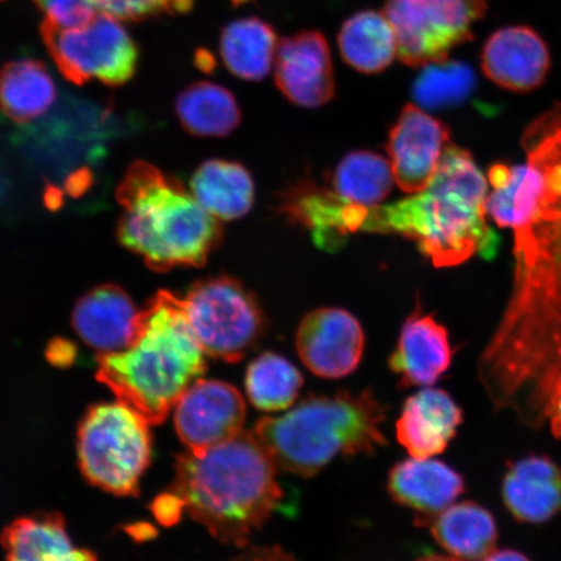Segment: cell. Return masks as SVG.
Here are the masks:
<instances>
[{"instance_id": "obj_1", "label": "cell", "mask_w": 561, "mask_h": 561, "mask_svg": "<svg viewBox=\"0 0 561 561\" xmlns=\"http://www.w3.org/2000/svg\"><path fill=\"white\" fill-rule=\"evenodd\" d=\"M535 184L510 224L515 233L514 293L483 351L479 378L497 410L512 409L530 426L543 424L561 376V146L531 150Z\"/></svg>"}, {"instance_id": "obj_2", "label": "cell", "mask_w": 561, "mask_h": 561, "mask_svg": "<svg viewBox=\"0 0 561 561\" xmlns=\"http://www.w3.org/2000/svg\"><path fill=\"white\" fill-rule=\"evenodd\" d=\"M488 192L471 153L450 145L430 185L409 198L370 207L342 205L327 188L313 186L301 194L296 220L324 251L342 248L348 234H398L445 268L494 255L497 237L488 226Z\"/></svg>"}, {"instance_id": "obj_3", "label": "cell", "mask_w": 561, "mask_h": 561, "mask_svg": "<svg viewBox=\"0 0 561 561\" xmlns=\"http://www.w3.org/2000/svg\"><path fill=\"white\" fill-rule=\"evenodd\" d=\"M277 469L255 432L242 431L207 450L181 454L170 491L217 541L243 549L284 508Z\"/></svg>"}, {"instance_id": "obj_4", "label": "cell", "mask_w": 561, "mask_h": 561, "mask_svg": "<svg viewBox=\"0 0 561 561\" xmlns=\"http://www.w3.org/2000/svg\"><path fill=\"white\" fill-rule=\"evenodd\" d=\"M205 351L188 325L182 299L159 291L140 311L128 347L98 356L96 378L150 425L163 423L180 398L205 374Z\"/></svg>"}, {"instance_id": "obj_5", "label": "cell", "mask_w": 561, "mask_h": 561, "mask_svg": "<svg viewBox=\"0 0 561 561\" xmlns=\"http://www.w3.org/2000/svg\"><path fill=\"white\" fill-rule=\"evenodd\" d=\"M388 411L370 389L340 390L263 417L254 432L280 471L308 479L336 458L371 456L388 446L381 430Z\"/></svg>"}, {"instance_id": "obj_6", "label": "cell", "mask_w": 561, "mask_h": 561, "mask_svg": "<svg viewBox=\"0 0 561 561\" xmlns=\"http://www.w3.org/2000/svg\"><path fill=\"white\" fill-rule=\"evenodd\" d=\"M123 214L117 237L152 271L202 266L222 241L220 221L179 180L137 161L116 192Z\"/></svg>"}, {"instance_id": "obj_7", "label": "cell", "mask_w": 561, "mask_h": 561, "mask_svg": "<svg viewBox=\"0 0 561 561\" xmlns=\"http://www.w3.org/2000/svg\"><path fill=\"white\" fill-rule=\"evenodd\" d=\"M149 421L121 401L91 407L77 438L80 468L94 486L137 495L151 459Z\"/></svg>"}, {"instance_id": "obj_8", "label": "cell", "mask_w": 561, "mask_h": 561, "mask_svg": "<svg viewBox=\"0 0 561 561\" xmlns=\"http://www.w3.org/2000/svg\"><path fill=\"white\" fill-rule=\"evenodd\" d=\"M182 299L192 332L206 355L241 362L265 333V314L254 294L234 278L195 283Z\"/></svg>"}, {"instance_id": "obj_9", "label": "cell", "mask_w": 561, "mask_h": 561, "mask_svg": "<svg viewBox=\"0 0 561 561\" xmlns=\"http://www.w3.org/2000/svg\"><path fill=\"white\" fill-rule=\"evenodd\" d=\"M39 31L56 67L76 85L96 79L105 85L121 87L136 73L137 44L108 13H96L79 27H62L45 18Z\"/></svg>"}, {"instance_id": "obj_10", "label": "cell", "mask_w": 561, "mask_h": 561, "mask_svg": "<svg viewBox=\"0 0 561 561\" xmlns=\"http://www.w3.org/2000/svg\"><path fill=\"white\" fill-rule=\"evenodd\" d=\"M486 11V0H386L383 9L399 59L413 68L447 60L455 47L473 38V25Z\"/></svg>"}, {"instance_id": "obj_11", "label": "cell", "mask_w": 561, "mask_h": 561, "mask_svg": "<svg viewBox=\"0 0 561 561\" xmlns=\"http://www.w3.org/2000/svg\"><path fill=\"white\" fill-rule=\"evenodd\" d=\"M245 403L233 385L198 380L175 404L174 425L187 450L202 451L243 431Z\"/></svg>"}, {"instance_id": "obj_12", "label": "cell", "mask_w": 561, "mask_h": 561, "mask_svg": "<svg viewBox=\"0 0 561 561\" xmlns=\"http://www.w3.org/2000/svg\"><path fill=\"white\" fill-rule=\"evenodd\" d=\"M296 346L314 376L340 380L360 366L366 335L360 322L341 308H319L301 320Z\"/></svg>"}, {"instance_id": "obj_13", "label": "cell", "mask_w": 561, "mask_h": 561, "mask_svg": "<svg viewBox=\"0 0 561 561\" xmlns=\"http://www.w3.org/2000/svg\"><path fill=\"white\" fill-rule=\"evenodd\" d=\"M450 140V130L419 105L407 104L390 130L388 146L392 178L401 191H423L436 174Z\"/></svg>"}, {"instance_id": "obj_14", "label": "cell", "mask_w": 561, "mask_h": 561, "mask_svg": "<svg viewBox=\"0 0 561 561\" xmlns=\"http://www.w3.org/2000/svg\"><path fill=\"white\" fill-rule=\"evenodd\" d=\"M275 80L280 93L300 107L318 108L331 102L335 83L324 35L308 31L278 42Z\"/></svg>"}, {"instance_id": "obj_15", "label": "cell", "mask_w": 561, "mask_h": 561, "mask_svg": "<svg viewBox=\"0 0 561 561\" xmlns=\"http://www.w3.org/2000/svg\"><path fill=\"white\" fill-rule=\"evenodd\" d=\"M481 66L490 81L514 93L541 87L551 58L546 42L529 26H506L491 34L482 48Z\"/></svg>"}, {"instance_id": "obj_16", "label": "cell", "mask_w": 561, "mask_h": 561, "mask_svg": "<svg viewBox=\"0 0 561 561\" xmlns=\"http://www.w3.org/2000/svg\"><path fill=\"white\" fill-rule=\"evenodd\" d=\"M453 355L447 329L417 305L403 324L389 367L399 388H430L450 368Z\"/></svg>"}, {"instance_id": "obj_17", "label": "cell", "mask_w": 561, "mask_h": 561, "mask_svg": "<svg viewBox=\"0 0 561 561\" xmlns=\"http://www.w3.org/2000/svg\"><path fill=\"white\" fill-rule=\"evenodd\" d=\"M461 423L462 412L454 398L430 386L405 399L397 420V439L411 458H434L446 451Z\"/></svg>"}, {"instance_id": "obj_18", "label": "cell", "mask_w": 561, "mask_h": 561, "mask_svg": "<svg viewBox=\"0 0 561 561\" xmlns=\"http://www.w3.org/2000/svg\"><path fill=\"white\" fill-rule=\"evenodd\" d=\"M388 491L394 502L415 512L419 526H430L465 493L466 481L444 461L412 458L391 468Z\"/></svg>"}, {"instance_id": "obj_19", "label": "cell", "mask_w": 561, "mask_h": 561, "mask_svg": "<svg viewBox=\"0 0 561 561\" xmlns=\"http://www.w3.org/2000/svg\"><path fill=\"white\" fill-rule=\"evenodd\" d=\"M140 311L122 287L102 285L75 306L72 325L88 346L101 354L116 353L136 339Z\"/></svg>"}, {"instance_id": "obj_20", "label": "cell", "mask_w": 561, "mask_h": 561, "mask_svg": "<svg viewBox=\"0 0 561 561\" xmlns=\"http://www.w3.org/2000/svg\"><path fill=\"white\" fill-rule=\"evenodd\" d=\"M502 497L517 522H549L561 512V468L543 455L511 461L503 477Z\"/></svg>"}, {"instance_id": "obj_21", "label": "cell", "mask_w": 561, "mask_h": 561, "mask_svg": "<svg viewBox=\"0 0 561 561\" xmlns=\"http://www.w3.org/2000/svg\"><path fill=\"white\" fill-rule=\"evenodd\" d=\"M7 561H98L69 538L59 514H38L11 523L0 536Z\"/></svg>"}, {"instance_id": "obj_22", "label": "cell", "mask_w": 561, "mask_h": 561, "mask_svg": "<svg viewBox=\"0 0 561 561\" xmlns=\"http://www.w3.org/2000/svg\"><path fill=\"white\" fill-rule=\"evenodd\" d=\"M191 186L195 199L219 221L241 219L254 206V181L234 161L207 160L194 173Z\"/></svg>"}, {"instance_id": "obj_23", "label": "cell", "mask_w": 561, "mask_h": 561, "mask_svg": "<svg viewBox=\"0 0 561 561\" xmlns=\"http://www.w3.org/2000/svg\"><path fill=\"white\" fill-rule=\"evenodd\" d=\"M430 526L442 549L462 561H480L495 550V518L479 503H454L434 517Z\"/></svg>"}, {"instance_id": "obj_24", "label": "cell", "mask_w": 561, "mask_h": 561, "mask_svg": "<svg viewBox=\"0 0 561 561\" xmlns=\"http://www.w3.org/2000/svg\"><path fill=\"white\" fill-rule=\"evenodd\" d=\"M339 46L343 60L357 72L381 73L398 55L396 32L383 12L362 11L342 25Z\"/></svg>"}, {"instance_id": "obj_25", "label": "cell", "mask_w": 561, "mask_h": 561, "mask_svg": "<svg viewBox=\"0 0 561 561\" xmlns=\"http://www.w3.org/2000/svg\"><path fill=\"white\" fill-rule=\"evenodd\" d=\"M56 100V87L44 62L23 59L0 70V111L24 124L44 115Z\"/></svg>"}, {"instance_id": "obj_26", "label": "cell", "mask_w": 561, "mask_h": 561, "mask_svg": "<svg viewBox=\"0 0 561 561\" xmlns=\"http://www.w3.org/2000/svg\"><path fill=\"white\" fill-rule=\"evenodd\" d=\"M277 34L257 18L233 21L220 38V54L227 68L245 81H261L271 72L276 59Z\"/></svg>"}, {"instance_id": "obj_27", "label": "cell", "mask_w": 561, "mask_h": 561, "mask_svg": "<svg viewBox=\"0 0 561 561\" xmlns=\"http://www.w3.org/2000/svg\"><path fill=\"white\" fill-rule=\"evenodd\" d=\"M178 116L193 136L226 137L241 123V110L233 94L213 82H196L175 102Z\"/></svg>"}, {"instance_id": "obj_28", "label": "cell", "mask_w": 561, "mask_h": 561, "mask_svg": "<svg viewBox=\"0 0 561 561\" xmlns=\"http://www.w3.org/2000/svg\"><path fill=\"white\" fill-rule=\"evenodd\" d=\"M392 182L389 160L375 152L355 151L336 165L327 191L342 205L370 207L388 198Z\"/></svg>"}, {"instance_id": "obj_29", "label": "cell", "mask_w": 561, "mask_h": 561, "mask_svg": "<svg viewBox=\"0 0 561 561\" xmlns=\"http://www.w3.org/2000/svg\"><path fill=\"white\" fill-rule=\"evenodd\" d=\"M305 378L293 363L276 353H264L250 363L244 376L249 401L259 411L280 412L297 403Z\"/></svg>"}, {"instance_id": "obj_30", "label": "cell", "mask_w": 561, "mask_h": 561, "mask_svg": "<svg viewBox=\"0 0 561 561\" xmlns=\"http://www.w3.org/2000/svg\"><path fill=\"white\" fill-rule=\"evenodd\" d=\"M474 87L473 69L447 59L424 67L413 83L412 95L420 108L440 110L465 102Z\"/></svg>"}, {"instance_id": "obj_31", "label": "cell", "mask_w": 561, "mask_h": 561, "mask_svg": "<svg viewBox=\"0 0 561 561\" xmlns=\"http://www.w3.org/2000/svg\"><path fill=\"white\" fill-rule=\"evenodd\" d=\"M95 3L102 12L123 21L185 15L194 7V0H95Z\"/></svg>"}, {"instance_id": "obj_32", "label": "cell", "mask_w": 561, "mask_h": 561, "mask_svg": "<svg viewBox=\"0 0 561 561\" xmlns=\"http://www.w3.org/2000/svg\"><path fill=\"white\" fill-rule=\"evenodd\" d=\"M46 19L62 27L87 25L96 15L95 0H34Z\"/></svg>"}, {"instance_id": "obj_33", "label": "cell", "mask_w": 561, "mask_h": 561, "mask_svg": "<svg viewBox=\"0 0 561 561\" xmlns=\"http://www.w3.org/2000/svg\"><path fill=\"white\" fill-rule=\"evenodd\" d=\"M229 561H299L280 546H245Z\"/></svg>"}, {"instance_id": "obj_34", "label": "cell", "mask_w": 561, "mask_h": 561, "mask_svg": "<svg viewBox=\"0 0 561 561\" xmlns=\"http://www.w3.org/2000/svg\"><path fill=\"white\" fill-rule=\"evenodd\" d=\"M151 511L159 523L170 526L180 520L184 507H182L179 497L170 491V493L161 494L153 501Z\"/></svg>"}, {"instance_id": "obj_35", "label": "cell", "mask_w": 561, "mask_h": 561, "mask_svg": "<svg viewBox=\"0 0 561 561\" xmlns=\"http://www.w3.org/2000/svg\"><path fill=\"white\" fill-rule=\"evenodd\" d=\"M543 420L550 421L553 436L561 439V376L553 383L545 405Z\"/></svg>"}, {"instance_id": "obj_36", "label": "cell", "mask_w": 561, "mask_h": 561, "mask_svg": "<svg viewBox=\"0 0 561 561\" xmlns=\"http://www.w3.org/2000/svg\"><path fill=\"white\" fill-rule=\"evenodd\" d=\"M47 357L55 366H68L75 359V347L66 341H56L47 350Z\"/></svg>"}, {"instance_id": "obj_37", "label": "cell", "mask_w": 561, "mask_h": 561, "mask_svg": "<svg viewBox=\"0 0 561 561\" xmlns=\"http://www.w3.org/2000/svg\"><path fill=\"white\" fill-rule=\"evenodd\" d=\"M480 561H531L525 553L512 550V549H503V550H494L490 552L488 557L483 558Z\"/></svg>"}, {"instance_id": "obj_38", "label": "cell", "mask_w": 561, "mask_h": 561, "mask_svg": "<svg viewBox=\"0 0 561 561\" xmlns=\"http://www.w3.org/2000/svg\"><path fill=\"white\" fill-rule=\"evenodd\" d=\"M196 62H198L199 68H205L206 70H209L215 66V60L210 58V55L208 53L201 51L198 55H196Z\"/></svg>"}, {"instance_id": "obj_39", "label": "cell", "mask_w": 561, "mask_h": 561, "mask_svg": "<svg viewBox=\"0 0 561 561\" xmlns=\"http://www.w3.org/2000/svg\"><path fill=\"white\" fill-rule=\"evenodd\" d=\"M416 561H462L453 556H439V553H430V556H425L423 558L417 559Z\"/></svg>"}, {"instance_id": "obj_40", "label": "cell", "mask_w": 561, "mask_h": 561, "mask_svg": "<svg viewBox=\"0 0 561 561\" xmlns=\"http://www.w3.org/2000/svg\"><path fill=\"white\" fill-rule=\"evenodd\" d=\"M236 4H242L243 2H248V0H233Z\"/></svg>"}]
</instances>
